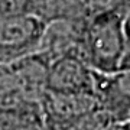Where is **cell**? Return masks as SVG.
Here are the masks:
<instances>
[{
    "label": "cell",
    "mask_w": 130,
    "mask_h": 130,
    "mask_svg": "<svg viewBox=\"0 0 130 130\" xmlns=\"http://www.w3.org/2000/svg\"><path fill=\"white\" fill-rule=\"evenodd\" d=\"M48 91L93 94L94 71L77 55L59 58L49 67Z\"/></svg>",
    "instance_id": "obj_5"
},
{
    "label": "cell",
    "mask_w": 130,
    "mask_h": 130,
    "mask_svg": "<svg viewBox=\"0 0 130 130\" xmlns=\"http://www.w3.org/2000/svg\"><path fill=\"white\" fill-rule=\"evenodd\" d=\"M46 25L35 16L0 18V65L12 64L38 52Z\"/></svg>",
    "instance_id": "obj_3"
},
{
    "label": "cell",
    "mask_w": 130,
    "mask_h": 130,
    "mask_svg": "<svg viewBox=\"0 0 130 130\" xmlns=\"http://www.w3.org/2000/svg\"><path fill=\"white\" fill-rule=\"evenodd\" d=\"M114 130H130V119L126 121H121L119 124H116Z\"/></svg>",
    "instance_id": "obj_12"
},
{
    "label": "cell",
    "mask_w": 130,
    "mask_h": 130,
    "mask_svg": "<svg viewBox=\"0 0 130 130\" xmlns=\"http://www.w3.org/2000/svg\"><path fill=\"white\" fill-rule=\"evenodd\" d=\"M83 3L88 6L90 9H100V7H107L110 6L111 0H81Z\"/></svg>",
    "instance_id": "obj_11"
},
{
    "label": "cell",
    "mask_w": 130,
    "mask_h": 130,
    "mask_svg": "<svg viewBox=\"0 0 130 130\" xmlns=\"http://www.w3.org/2000/svg\"><path fill=\"white\" fill-rule=\"evenodd\" d=\"M110 6L117 10H120L121 13H124L126 16L130 14V0H111Z\"/></svg>",
    "instance_id": "obj_10"
},
{
    "label": "cell",
    "mask_w": 130,
    "mask_h": 130,
    "mask_svg": "<svg viewBox=\"0 0 130 130\" xmlns=\"http://www.w3.org/2000/svg\"><path fill=\"white\" fill-rule=\"evenodd\" d=\"M0 130H46L41 110L0 113Z\"/></svg>",
    "instance_id": "obj_7"
},
{
    "label": "cell",
    "mask_w": 130,
    "mask_h": 130,
    "mask_svg": "<svg viewBox=\"0 0 130 130\" xmlns=\"http://www.w3.org/2000/svg\"><path fill=\"white\" fill-rule=\"evenodd\" d=\"M39 108L46 130H75L98 111L93 94L54 91H48Z\"/></svg>",
    "instance_id": "obj_2"
},
{
    "label": "cell",
    "mask_w": 130,
    "mask_h": 130,
    "mask_svg": "<svg viewBox=\"0 0 130 130\" xmlns=\"http://www.w3.org/2000/svg\"><path fill=\"white\" fill-rule=\"evenodd\" d=\"M119 70L130 71V26L129 23L126 25V45H124V51H123L120 65H119Z\"/></svg>",
    "instance_id": "obj_9"
},
{
    "label": "cell",
    "mask_w": 130,
    "mask_h": 130,
    "mask_svg": "<svg viewBox=\"0 0 130 130\" xmlns=\"http://www.w3.org/2000/svg\"><path fill=\"white\" fill-rule=\"evenodd\" d=\"M93 95L98 111L114 123L130 119V71H114L110 74L94 72Z\"/></svg>",
    "instance_id": "obj_4"
},
{
    "label": "cell",
    "mask_w": 130,
    "mask_h": 130,
    "mask_svg": "<svg viewBox=\"0 0 130 130\" xmlns=\"http://www.w3.org/2000/svg\"><path fill=\"white\" fill-rule=\"evenodd\" d=\"M127 23H129V26H130V14L127 16Z\"/></svg>",
    "instance_id": "obj_13"
},
{
    "label": "cell",
    "mask_w": 130,
    "mask_h": 130,
    "mask_svg": "<svg viewBox=\"0 0 130 130\" xmlns=\"http://www.w3.org/2000/svg\"><path fill=\"white\" fill-rule=\"evenodd\" d=\"M116 124L117 123H114L110 117H107L101 111H95L75 130H114Z\"/></svg>",
    "instance_id": "obj_8"
},
{
    "label": "cell",
    "mask_w": 130,
    "mask_h": 130,
    "mask_svg": "<svg viewBox=\"0 0 130 130\" xmlns=\"http://www.w3.org/2000/svg\"><path fill=\"white\" fill-rule=\"evenodd\" d=\"M127 16L111 6L93 9L84 19L79 58L94 72L119 71L126 45Z\"/></svg>",
    "instance_id": "obj_1"
},
{
    "label": "cell",
    "mask_w": 130,
    "mask_h": 130,
    "mask_svg": "<svg viewBox=\"0 0 130 130\" xmlns=\"http://www.w3.org/2000/svg\"><path fill=\"white\" fill-rule=\"evenodd\" d=\"M84 19L56 20L48 23L43 29L38 52L42 54L49 62H54L68 55L79 56Z\"/></svg>",
    "instance_id": "obj_6"
}]
</instances>
